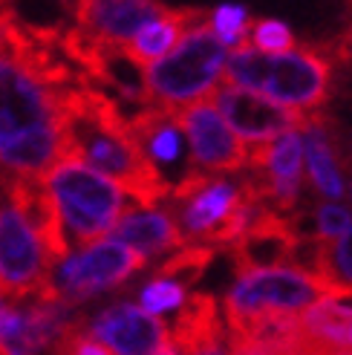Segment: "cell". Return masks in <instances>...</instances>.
I'll list each match as a JSON object with an SVG mask.
<instances>
[{
    "label": "cell",
    "mask_w": 352,
    "mask_h": 355,
    "mask_svg": "<svg viewBox=\"0 0 352 355\" xmlns=\"http://www.w3.org/2000/svg\"><path fill=\"white\" fill-rule=\"evenodd\" d=\"M318 355H352V352H321L318 349Z\"/></svg>",
    "instance_id": "29"
},
{
    "label": "cell",
    "mask_w": 352,
    "mask_h": 355,
    "mask_svg": "<svg viewBox=\"0 0 352 355\" xmlns=\"http://www.w3.org/2000/svg\"><path fill=\"white\" fill-rule=\"evenodd\" d=\"M64 355H113V352L104 347L101 341H96L90 332H81V335H76V338L69 341V347L64 349Z\"/></svg>",
    "instance_id": "27"
},
{
    "label": "cell",
    "mask_w": 352,
    "mask_h": 355,
    "mask_svg": "<svg viewBox=\"0 0 352 355\" xmlns=\"http://www.w3.org/2000/svg\"><path fill=\"white\" fill-rule=\"evenodd\" d=\"M9 202L21 211V217L29 223V228L38 240L44 243V248L49 252L52 263H61L69 254V240H67V228L61 220L58 202L52 200V193L46 191L44 180H12L9 182Z\"/></svg>",
    "instance_id": "15"
},
{
    "label": "cell",
    "mask_w": 352,
    "mask_h": 355,
    "mask_svg": "<svg viewBox=\"0 0 352 355\" xmlns=\"http://www.w3.org/2000/svg\"><path fill=\"white\" fill-rule=\"evenodd\" d=\"M338 58L329 44H303L283 55L257 52L249 41L228 52L225 84L243 87L252 93H266V98L297 113H324L332 96Z\"/></svg>",
    "instance_id": "2"
},
{
    "label": "cell",
    "mask_w": 352,
    "mask_h": 355,
    "mask_svg": "<svg viewBox=\"0 0 352 355\" xmlns=\"http://www.w3.org/2000/svg\"><path fill=\"white\" fill-rule=\"evenodd\" d=\"M208 24L205 21V12L202 9H168L165 17H159L156 24L145 26L142 32L136 35V38L127 44V52L139 61V64H156L162 61L165 55H170V52L176 49V44H179L185 35L193 29V26H202Z\"/></svg>",
    "instance_id": "19"
},
{
    "label": "cell",
    "mask_w": 352,
    "mask_h": 355,
    "mask_svg": "<svg viewBox=\"0 0 352 355\" xmlns=\"http://www.w3.org/2000/svg\"><path fill=\"white\" fill-rule=\"evenodd\" d=\"M301 232H297V217L277 214L266 208L257 217V223L245 232L228 252H231L237 277L249 272L283 269V263H292L301 252Z\"/></svg>",
    "instance_id": "11"
},
{
    "label": "cell",
    "mask_w": 352,
    "mask_h": 355,
    "mask_svg": "<svg viewBox=\"0 0 352 355\" xmlns=\"http://www.w3.org/2000/svg\"><path fill=\"white\" fill-rule=\"evenodd\" d=\"M332 286L318 275L297 266L240 275L225 295V321L240 324L266 315H297L326 297Z\"/></svg>",
    "instance_id": "5"
},
{
    "label": "cell",
    "mask_w": 352,
    "mask_h": 355,
    "mask_svg": "<svg viewBox=\"0 0 352 355\" xmlns=\"http://www.w3.org/2000/svg\"><path fill=\"white\" fill-rule=\"evenodd\" d=\"M185 286L173 280H159L153 277L150 283H145L142 295H139V306L150 315H162V312H170V309H182L185 306Z\"/></svg>",
    "instance_id": "24"
},
{
    "label": "cell",
    "mask_w": 352,
    "mask_h": 355,
    "mask_svg": "<svg viewBox=\"0 0 352 355\" xmlns=\"http://www.w3.org/2000/svg\"><path fill=\"white\" fill-rule=\"evenodd\" d=\"M306 165H309V182L321 197L338 200L344 193L341 182V165L335 156V128L326 119V113H312L306 128Z\"/></svg>",
    "instance_id": "18"
},
{
    "label": "cell",
    "mask_w": 352,
    "mask_h": 355,
    "mask_svg": "<svg viewBox=\"0 0 352 355\" xmlns=\"http://www.w3.org/2000/svg\"><path fill=\"white\" fill-rule=\"evenodd\" d=\"M90 335L116 355H162L170 341L159 318L133 304H116L98 312L90 321Z\"/></svg>",
    "instance_id": "13"
},
{
    "label": "cell",
    "mask_w": 352,
    "mask_h": 355,
    "mask_svg": "<svg viewBox=\"0 0 352 355\" xmlns=\"http://www.w3.org/2000/svg\"><path fill=\"white\" fill-rule=\"evenodd\" d=\"M162 355H179V349L173 347V341H168V344H165V349H162Z\"/></svg>",
    "instance_id": "28"
},
{
    "label": "cell",
    "mask_w": 352,
    "mask_h": 355,
    "mask_svg": "<svg viewBox=\"0 0 352 355\" xmlns=\"http://www.w3.org/2000/svg\"><path fill=\"white\" fill-rule=\"evenodd\" d=\"M352 228V214L344 205H318L315 211V240H338Z\"/></svg>",
    "instance_id": "25"
},
{
    "label": "cell",
    "mask_w": 352,
    "mask_h": 355,
    "mask_svg": "<svg viewBox=\"0 0 352 355\" xmlns=\"http://www.w3.org/2000/svg\"><path fill=\"white\" fill-rule=\"evenodd\" d=\"M44 185L58 202L69 245H78L81 252L96 245L93 240L101 243L107 232L113 234L118 220L127 214V191L78 159L64 156L44 176Z\"/></svg>",
    "instance_id": "3"
},
{
    "label": "cell",
    "mask_w": 352,
    "mask_h": 355,
    "mask_svg": "<svg viewBox=\"0 0 352 355\" xmlns=\"http://www.w3.org/2000/svg\"><path fill=\"white\" fill-rule=\"evenodd\" d=\"M214 254H217V248L188 243L176 254L156 263L153 275L159 280H173V283H179V286H191V283H197L205 275V269L211 266V260H214Z\"/></svg>",
    "instance_id": "21"
},
{
    "label": "cell",
    "mask_w": 352,
    "mask_h": 355,
    "mask_svg": "<svg viewBox=\"0 0 352 355\" xmlns=\"http://www.w3.org/2000/svg\"><path fill=\"white\" fill-rule=\"evenodd\" d=\"M173 121L191 141V173L220 176L249 171V148L228 128L214 101L193 104V107L176 113Z\"/></svg>",
    "instance_id": "9"
},
{
    "label": "cell",
    "mask_w": 352,
    "mask_h": 355,
    "mask_svg": "<svg viewBox=\"0 0 352 355\" xmlns=\"http://www.w3.org/2000/svg\"><path fill=\"white\" fill-rule=\"evenodd\" d=\"M170 341L179 355H228V332L222 327L217 297L205 292L188 295L173 321Z\"/></svg>",
    "instance_id": "14"
},
{
    "label": "cell",
    "mask_w": 352,
    "mask_h": 355,
    "mask_svg": "<svg viewBox=\"0 0 352 355\" xmlns=\"http://www.w3.org/2000/svg\"><path fill=\"white\" fill-rule=\"evenodd\" d=\"M110 240L125 243L127 248L139 252L145 260L173 252V248L179 252V248L188 245L182 228L176 225L165 211H136V208L127 211V214L118 220Z\"/></svg>",
    "instance_id": "17"
},
{
    "label": "cell",
    "mask_w": 352,
    "mask_h": 355,
    "mask_svg": "<svg viewBox=\"0 0 352 355\" xmlns=\"http://www.w3.org/2000/svg\"><path fill=\"white\" fill-rule=\"evenodd\" d=\"M61 141L64 156L78 159L87 168L113 180L142 208H153L162 200H170L173 188L133 139L130 124L116 98L98 87H76L64 96Z\"/></svg>",
    "instance_id": "1"
},
{
    "label": "cell",
    "mask_w": 352,
    "mask_h": 355,
    "mask_svg": "<svg viewBox=\"0 0 352 355\" xmlns=\"http://www.w3.org/2000/svg\"><path fill=\"white\" fill-rule=\"evenodd\" d=\"M349 188H352V182H349Z\"/></svg>",
    "instance_id": "30"
},
{
    "label": "cell",
    "mask_w": 352,
    "mask_h": 355,
    "mask_svg": "<svg viewBox=\"0 0 352 355\" xmlns=\"http://www.w3.org/2000/svg\"><path fill=\"white\" fill-rule=\"evenodd\" d=\"M306 272L326 280L332 289H352V228L338 240L309 243Z\"/></svg>",
    "instance_id": "20"
},
{
    "label": "cell",
    "mask_w": 352,
    "mask_h": 355,
    "mask_svg": "<svg viewBox=\"0 0 352 355\" xmlns=\"http://www.w3.org/2000/svg\"><path fill=\"white\" fill-rule=\"evenodd\" d=\"M249 44L257 52H266V55H283V52L297 49L292 29L283 21H274V17H260V21H254Z\"/></svg>",
    "instance_id": "23"
},
{
    "label": "cell",
    "mask_w": 352,
    "mask_h": 355,
    "mask_svg": "<svg viewBox=\"0 0 352 355\" xmlns=\"http://www.w3.org/2000/svg\"><path fill=\"white\" fill-rule=\"evenodd\" d=\"M145 257L127 248L125 243L116 240H101L78 254H69L52 269L49 286L44 297L61 300L67 306H78L101 292H110L130 280L136 272L145 269Z\"/></svg>",
    "instance_id": "6"
},
{
    "label": "cell",
    "mask_w": 352,
    "mask_h": 355,
    "mask_svg": "<svg viewBox=\"0 0 352 355\" xmlns=\"http://www.w3.org/2000/svg\"><path fill=\"white\" fill-rule=\"evenodd\" d=\"M208 26L214 29V35H217V38H220L225 46H234V49H237L240 44L249 41L254 21L249 17V9H245V6L225 3V6H217L214 12H211Z\"/></svg>",
    "instance_id": "22"
},
{
    "label": "cell",
    "mask_w": 352,
    "mask_h": 355,
    "mask_svg": "<svg viewBox=\"0 0 352 355\" xmlns=\"http://www.w3.org/2000/svg\"><path fill=\"white\" fill-rule=\"evenodd\" d=\"M225 61H228L225 44L214 35V29L208 24L193 26L176 44L170 55L145 69L153 107L176 116L193 107V104L205 101V96H214L220 69Z\"/></svg>",
    "instance_id": "4"
},
{
    "label": "cell",
    "mask_w": 352,
    "mask_h": 355,
    "mask_svg": "<svg viewBox=\"0 0 352 355\" xmlns=\"http://www.w3.org/2000/svg\"><path fill=\"white\" fill-rule=\"evenodd\" d=\"M228 347H231V355H318V349H312L309 344L283 347V344H263L252 338H240V335H228Z\"/></svg>",
    "instance_id": "26"
},
{
    "label": "cell",
    "mask_w": 352,
    "mask_h": 355,
    "mask_svg": "<svg viewBox=\"0 0 352 355\" xmlns=\"http://www.w3.org/2000/svg\"><path fill=\"white\" fill-rule=\"evenodd\" d=\"M49 252L12 202L0 205V292L26 300L44 295L52 277Z\"/></svg>",
    "instance_id": "8"
},
{
    "label": "cell",
    "mask_w": 352,
    "mask_h": 355,
    "mask_svg": "<svg viewBox=\"0 0 352 355\" xmlns=\"http://www.w3.org/2000/svg\"><path fill=\"white\" fill-rule=\"evenodd\" d=\"M170 202L179 208L182 234L191 245L217 248L222 232L243 205V188L205 173H185L170 191ZM220 252V248H217Z\"/></svg>",
    "instance_id": "7"
},
{
    "label": "cell",
    "mask_w": 352,
    "mask_h": 355,
    "mask_svg": "<svg viewBox=\"0 0 352 355\" xmlns=\"http://www.w3.org/2000/svg\"><path fill=\"white\" fill-rule=\"evenodd\" d=\"M211 101H214L220 116L228 121V128L243 141H249L252 148L272 145V141H277L286 133H303L309 121L306 113L289 110L266 96L243 90V87H231V84L217 87Z\"/></svg>",
    "instance_id": "10"
},
{
    "label": "cell",
    "mask_w": 352,
    "mask_h": 355,
    "mask_svg": "<svg viewBox=\"0 0 352 355\" xmlns=\"http://www.w3.org/2000/svg\"><path fill=\"white\" fill-rule=\"evenodd\" d=\"M69 9L76 29L110 46H127L145 26L168 15V6L153 0H81Z\"/></svg>",
    "instance_id": "12"
},
{
    "label": "cell",
    "mask_w": 352,
    "mask_h": 355,
    "mask_svg": "<svg viewBox=\"0 0 352 355\" xmlns=\"http://www.w3.org/2000/svg\"><path fill=\"white\" fill-rule=\"evenodd\" d=\"M301 332L312 349L352 352V289H332L301 315Z\"/></svg>",
    "instance_id": "16"
}]
</instances>
